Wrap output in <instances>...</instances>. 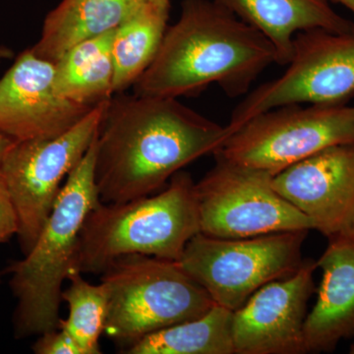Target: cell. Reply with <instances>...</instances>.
<instances>
[{"instance_id": "5b68a950", "label": "cell", "mask_w": 354, "mask_h": 354, "mask_svg": "<svg viewBox=\"0 0 354 354\" xmlns=\"http://www.w3.org/2000/svg\"><path fill=\"white\" fill-rule=\"evenodd\" d=\"M102 274L108 292L104 334L127 348L146 335L204 315L215 305L176 261L128 255Z\"/></svg>"}, {"instance_id": "603a6c76", "label": "cell", "mask_w": 354, "mask_h": 354, "mask_svg": "<svg viewBox=\"0 0 354 354\" xmlns=\"http://www.w3.org/2000/svg\"><path fill=\"white\" fill-rule=\"evenodd\" d=\"M13 143L14 141L4 136V135L0 134V164H1L7 151L12 146Z\"/></svg>"}, {"instance_id": "484cf974", "label": "cell", "mask_w": 354, "mask_h": 354, "mask_svg": "<svg viewBox=\"0 0 354 354\" xmlns=\"http://www.w3.org/2000/svg\"><path fill=\"white\" fill-rule=\"evenodd\" d=\"M150 1H152L156 6L162 7V8L169 9L171 0H150Z\"/></svg>"}, {"instance_id": "6da1fadb", "label": "cell", "mask_w": 354, "mask_h": 354, "mask_svg": "<svg viewBox=\"0 0 354 354\" xmlns=\"http://www.w3.org/2000/svg\"><path fill=\"white\" fill-rule=\"evenodd\" d=\"M227 127L176 97L111 99L97 136L95 179L100 201L120 204L150 196L172 176L230 136Z\"/></svg>"}, {"instance_id": "ac0fdd59", "label": "cell", "mask_w": 354, "mask_h": 354, "mask_svg": "<svg viewBox=\"0 0 354 354\" xmlns=\"http://www.w3.org/2000/svg\"><path fill=\"white\" fill-rule=\"evenodd\" d=\"M234 311L215 304L204 315L146 335L128 354H234Z\"/></svg>"}, {"instance_id": "ba28073f", "label": "cell", "mask_w": 354, "mask_h": 354, "mask_svg": "<svg viewBox=\"0 0 354 354\" xmlns=\"http://www.w3.org/2000/svg\"><path fill=\"white\" fill-rule=\"evenodd\" d=\"M109 102L95 106L78 124L55 138L14 142L4 156L0 174L17 212V234L25 255L48 221L62 181L97 137Z\"/></svg>"}, {"instance_id": "8fae6325", "label": "cell", "mask_w": 354, "mask_h": 354, "mask_svg": "<svg viewBox=\"0 0 354 354\" xmlns=\"http://www.w3.org/2000/svg\"><path fill=\"white\" fill-rule=\"evenodd\" d=\"M94 108L58 94L55 64L32 48L18 55L0 78V134L14 142L55 138L78 124Z\"/></svg>"}, {"instance_id": "7c38bea8", "label": "cell", "mask_w": 354, "mask_h": 354, "mask_svg": "<svg viewBox=\"0 0 354 354\" xmlns=\"http://www.w3.org/2000/svg\"><path fill=\"white\" fill-rule=\"evenodd\" d=\"M316 269V262L304 261L297 272L263 286L234 312L235 353H307L304 323Z\"/></svg>"}, {"instance_id": "7a4b0ae2", "label": "cell", "mask_w": 354, "mask_h": 354, "mask_svg": "<svg viewBox=\"0 0 354 354\" xmlns=\"http://www.w3.org/2000/svg\"><path fill=\"white\" fill-rule=\"evenodd\" d=\"M272 64L276 51L262 32L215 0H184L136 94L178 99L216 84L241 97Z\"/></svg>"}, {"instance_id": "d4e9b609", "label": "cell", "mask_w": 354, "mask_h": 354, "mask_svg": "<svg viewBox=\"0 0 354 354\" xmlns=\"http://www.w3.org/2000/svg\"><path fill=\"white\" fill-rule=\"evenodd\" d=\"M330 1L342 4V6L348 8L354 16V0H330Z\"/></svg>"}, {"instance_id": "277c9868", "label": "cell", "mask_w": 354, "mask_h": 354, "mask_svg": "<svg viewBox=\"0 0 354 354\" xmlns=\"http://www.w3.org/2000/svg\"><path fill=\"white\" fill-rule=\"evenodd\" d=\"M200 232L195 183L178 171L165 190L120 204H101L88 213L79 239L77 269L102 274L113 261L144 255L178 261Z\"/></svg>"}, {"instance_id": "3957f363", "label": "cell", "mask_w": 354, "mask_h": 354, "mask_svg": "<svg viewBox=\"0 0 354 354\" xmlns=\"http://www.w3.org/2000/svg\"><path fill=\"white\" fill-rule=\"evenodd\" d=\"M95 153L97 137L66 177L35 245L24 259L9 268L11 288L18 299L14 317L18 337L59 328L62 283L79 271L77 254L84 221L102 203L95 185Z\"/></svg>"}, {"instance_id": "8992f818", "label": "cell", "mask_w": 354, "mask_h": 354, "mask_svg": "<svg viewBox=\"0 0 354 354\" xmlns=\"http://www.w3.org/2000/svg\"><path fill=\"white\" fill-rule=\"evenodd\" d=\"M346 144H354V106L295 104L250 118L214 156L274 177L324 149Z\"/></svg>"}, {"instance_id": "cb8c5ba5", "label": "cell", "mask_w": 354, "mask_h": 354, "mask_svg": "<svg viewBox=\"0 0 354 354\" xmlns=\"http://www.w3.org/2000/svg\"><path fill=\"white\" fill-rule=\"evenodd\" d=\"M12 55L13 53L10 48H6V46H0V64H1L3 60L8 59V58H10Z\"/></svg>"}, {"instance_id": "9a60e30c", "label": "cell", "mask_w": 354, "mask_h": 354, "mask_svg": "<svg viewBox=\"0 0 354 354\" xmlns=\"http://www.w3.org/2000/svg\"><path fill=\"white\" fill-rule=\"evenodd\" d=\"M269 39L276 64L285 66L293 55V41L300 32L322 29L354 34V22L330 6V0H215Z\"/></svg>"}, {"instance_id": "30bf717a", "label": "cell", "mask_w": 354, "mask_h": 354, "mask_svg": "<svg viewBox=\"0 0 354 354\" xmlns=\"http://www.w3.org/2000/svg\"><path fill=\"white\" fill-rule=\"evenodd\" d=\"M272 176L223 160L197 184L200 232L218 239L314 230L308 216L274 189Z\"/></svg>"}, {"instance_id": "4316f807", "label": "cell", "mask_w": 354, "mask_h": 354, "mask_svg": "<svg viewBox=\"0 0 354 354\" xmlns=\"http://www.w3.org/2000/svg\"><path fill=\"white\" fill-rule=\"evenodd\" d=\"M346 234H348L349 236H351V239H353L354 241V215L353 220L351 221V225H349L348 230H346Z\"/></svg>"}, {"instance_id": "44dd1931", "label": "cell", "mask_w": 354, "mask_h": 354, "mask_svg": "<svg viewBox=\"0 0 354 354\" xmlns=\"http://www.w3.org/2000/svg\"><path fill=\"white\" fill-rule=\"evenodd\" d=\"M39 335L41 337L32 346L35 353L83 354L78 344L64 330H51Z\"/></svg>"}, {"instance_id": "7402d4cb", "label": "cell", "mask_w": 354, "mask_h": 354, "mask_svg": "<svg viewBox=\"0 0 354 354\" xmlns=\"http://www.w3.org/2000/svg\"><path fill=\"white\" fill-rule=\"evenodd\" d=\"M18 230L19 221L17 212L6 180L0 174V243L8 241L12 235L18 234Z\"/></svg>"}, {"instance_id": "ffe728a7", "label": "cell", "mask_w": 354, "mask_h": 354, "mask_svg": "<svg viewBox=\"0 0 354 354\" xmlns=\"http://www.w3.org/2000/svg\"><path fill=\"white\" fill-rule=\"evenodd\" d=\"M67 279L70 285L62 290V300L68 305L69 314L65 320L60 319L58 329L67 333L83 354H100V337L108 315L106 286L91 285L77 270Z\"/></svg>"}, {"instance_id": "9c48e42d", "label": "cell", "mask_w": 354, "mask_h": 354, "mask_svg": "<svg viewBox=\"0 0 354 354\" xmlns=\"http://www.w3.org/2000/svg\"><path fill=\"white\" fill-rule=\"evenodd\" d=\"M354 95V34L300 32L283 75L251 91L232 111L230 133L264 111L288 104H346Z\"/></svg>"}, {"instance_id": "2e32d148", "label": "cell", "mask_w": 354, "mask_h": 354, "mask_svg": "<svg viewBox=\"0 0 354 354\" xmlns=\"http://www.w3.org/2000/svg\"><path fill=\"white\" fill-rule=\"evenodd\" d=\"M149 0H62L44 18L41 37L32 50L55 62L87 39L113 31Z\"/></svg>"}, {"instance_id": "e0dca14e", "label": "cell", "mask_w": 354, "mask_h": 354, "mask_svg": "<svg viewBox=\"0 0 354 354\" xmlns=\"http://www.w3.org/2000/svg\"><path fill=\"white\" fill-rule=\"evenodd\" d=\"M114 31L76 44L55 62L58 94L93 108L113 99Z\"/></svg>"}, {"instance_id": "d6986e66", "label": "cell", "mask_w": 354, "mask_h": 354, "mask_svg": "<svg viewBox=\"0 0 354 354\" xmlns=\"http://www.w3.org/2000/svg\"><path fill=\"white\" fill-rule=\"evenodd\" d=\"M169 9L152 1L142 7L114 31V94L135 85L152 64L167 28Z\"/></svg>"}, {"instance_id": "83f0119b", "label": "cell", "mask_w": 354, "mask_h": 354, "mask_svg": "<svg viewBox=\"0 0 354 354\" xmlns=\"http://www.w3.org/2000/svg\"><path fill=\"white\" fill-rule=\"evenodd\" d=\"M349 353L354 354V344L351 346V349H349Z\"/></svg>"}, {"instance_id": "4fadbf2b", "label": "cell", "mask_w": 354, "mask_h": 354, "mask_svg": "<svg viewBox=\"0 0 354 354\" xmlns=\"http://www.w3.org/2000/svg\"><path fill=\"white\" fill-rule=\"evenodd\" d=\"M279 195L328 239L346 234L354 215V144L324 149L272 177Z\"/></svg>"}, {"instance_id": "52a82bcc", "label": "cell", "mask_w": 354, "mask_h": 354, "mask_svg": "<svg viewBox=\"0 0 354 354\" xmlns=\"http://www.w3.org/2000/svg\"><path fill=\"white\" fill-rule=\"evenodd\" d=\"M309 230L218 239L199 232L177 261L206 290L215 304L236 311L263 286L301 267V249Z\"/></svg>"}, {"instance_id": "5bb4252c", "label": "cell", "mask_w": 354, "mask_h": 354, "mask_svg": "<svg viewBox=\"0 0 354 354\" xmlns=\"http://www.w3.org/2000/svg\"><path fill=\"white\" fill-rule=\"evenodd\" d=\"M322 271L315 306L306 316L307 353L333 351L342 339L354 337V241L342 234L316 262Z\"/></svg>"}]
</instances>
